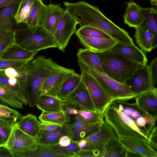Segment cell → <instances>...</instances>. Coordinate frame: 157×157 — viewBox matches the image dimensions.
<instances>
[{"mask_svg":"<svg viewBox=\"0 0 157 157\" xmlns=\"http://www.w3.org/2000/svg\"><path fill=\"white\" fill-rule=\"evenodd\" d=\"M19 3H15L0 7V28L12 29V21L17 10Z\"/></svg>","mask_w":157,"mask_h":157,"instance_id":"obj_32","label":"cell"},{"mask_svg":"<svg viewBox=\"0 0 157 157\" xmlns=\"http://www.w3.org/2000/svg\"><path fill=\"white\" fill-rule=\"evenodd\" d=\"M134 105L142 113L156 122L157 119V89L139 95L134 98Z\"/></svg>","mask_w":157,"mask_h":157,"instance_id":"obj_17","label":"cell"},{"mask_svg":"<svg viewBox=\"0 0 157 157\" xmlns=\"http://www.w3.org/2000/svg\"><path fill=\"white\" fill-rule=\"evenodd\" d=\"M41 133L42 137L38 141V145L49 148L58 144L59 138L65 135L62 127L53 131Z\"/></svg>","mask_w":157,"mask_h":157,"instance_id":"obj_33","label":"cell"},{"mask_svg":"<svg viewBox=\"0 0 157 157\" xmlns=\"http://www.w3.org/2000/svg\"><path fill=\"white\" fill-rule=\"evenodd\" d=\"M41 122H49L62 126L70 121V116L65 111L55 112H42L38 117Z\"/></svg>","mask_w":157,"mask_h":157,"instance_id":"obj_30","label":"cell"},{"mask_svg":"<svg viewBox=\"0 0 157 157\" xmlns=\"http://www.w3.org/2000/svg\"><path fill=\"white\" fill-rule=\"evenodd\" d=\"M107 50L143 65L148 61L145 53L135 44L130 45L117 42Z\"/></svg>","mask_w":157,"mask_h":157,"instance_id":"obj_18","label":"cell"},{"mask_svg":"<svg viewBox=\"0 0 157 157\" xmlns=\"http://www.w3.org/2000/svg\"><path fill=\"white\" fill-rule=\"evenodd\" d=\"M4 70H0V102L5 105L17 109H22L28 102L25 94L19 88L12 86Z\"/></svg>","mask_w":157,"mask_h":157,"instance_id":"obj_7","label":"cell"},{"mask_svg":"<svg viewBox=\"0 0 157 157\" xmlns=\"http://www.w3.org/2000/svg\"><path fill=\"white\" fill-rule=\"evenodd\" d=\"M156 126H155L151 130V132L148 136V142L154 150H157V131Z\"/></svg>","mask_w":157,"mask_h":157,"instance_id":"obj_45","label":"cell"},{"mask_svg":"<svg viewBox=\"0 0 157 157\" xmlns=\"http://www.w3.org/2000/svg\"><path fill=\"white\" fill-rule=\"evenodd\" d=\"M7 149L5 144H0V151L4 150Z\"/></svg>","mask_w":157,"mask_h":157,"instance_id":"obj_53","label":"cell"},{"mask_svg":"<svg viewBox=\"0 0 157 157\" xmlns=\"http://www.w3.org/2000/svg\"><path fill=\"white\" fill-rule=\"evenodd\" d=\"M77 62L81 71L86 73L92 76L109 96L112 101H127L136 97L124 84L119 83L78 59Z\"/></svg>","mask_w":157,"mask_h":157,"instance_id":"obj_6","label":"cell"},{"mask_svg":"<svg viewBox=\"0 0 157 157\" xmlns=\"http://www.w3.org/2000/svg\"><path fill=\"white\" fill-rule=\"evenodd\" d=\"M39 126L41 132L53 131L62 127L60 125L41 121L39 122Z\"/></svg>","mask_w":157,"mask_h":157,"instance_id":"obj_43","label":"cell"},{"mask_svg":"<svg viewBox=\"0 0 157 157\" xmlns=\"http://www.w3.org/2000/svg\"><path fill=\"white\" fill-rule=\"evenodd\" d=\"M81 72L82 80L88 91L96 110L103 113L112 102L111 98L92 76L84 72Z\"/></svg>","mask_w":157,"mask_h":157,"instance_id":"obj_10","label":"cell"},{"mask_svg":"<svg viewBox=\"0 0 157 157\" xmlns=\"http://www.w3.org/2000/svg\"><path fill=\"white\" fill-rule=\"evenodd\" d=\"M38 121L36 116L31 114L21 116L15 124L21 131L38 141L42 137Z\"/></svg>","mask_w":157,"mask_h":157,"instance_id":"obj_20","label":"cell"},{"mask_svg":"<svg viewBox=\"0 0 157 157\" xmlns=\"http://www.w3.org/2000/svg\"><path fill=\"white\" fill-rule=\"evenodd\" d=\"M22 0H0V7L7 6L15 3H19Z\"/></svg>","mask_w":157,"mask_h":157,"instance_id":"obj_49","label":"cell"},{"mask_svg":"<svg viewBox=\"0 0 157 157\" xmlns=\"http://www.w3.org/2000/svg\"><path fill=\"white\" fill-rule=\"evenodd\" d=\"M16 157H69L67 155L56 152L50 148L38 145V147L34 150L17 153L13 155Z\"/></svg>","mask_w":157,"mask_h":157,"instance_id":"obj_29","label":"cell"},{"mask_svg":"<svg viewBox=\"0 0 157 157\" xmlns=\"http://www.w3.org/2000/svg\"><path fill=\"white\" fill-rule=\"evenodd\" d=\"M10 29L0 28V39L6 35Z\"/></svg>","mask_w":157,"mask_h":157,"instance_id":"obj_51","label":"cell"},{"mask_svg":"<svg viewBox=\"0 0 157 157\" xmlns=\"http://www.w3.org/2000/svg\"><path fill=\"white\" fill-rule=\"evenodd\" d=\"M60 4L50 2L46 5V9L42 26L53 35L65 12Z\"/></svg>","mask_w":157,"mask_h":157,"instance_id":"obj_19","label":"cell"},{"mask_svg":"<svg viewBox=\"0 0 157 157\" xmlns=\"http://www.w3.org/2000/svg\"><path fill=\"white\" fill-rule=\"evenodd\" d=\"M126 151L117 136L110 139L105 144L101 157H126Z\"/></svg>","mask_w":157,"mask_h":157,"instance_id":"obj_28","label":"cell"},{"mask_svg":"<svg viewBox=\"0 0 157 157\" xmlns=\"http://www.w3.org/2000/svg\"><path fill=\"white\" fill-rule=\"evenodd\" d=\"M75 34L93 38H112L108 35L101 30L91 26L80 28L76 30Z\"/></svg>","mask_w":157,"mask_h":157,"instance_id":"obj_37","label":"cell"},{"mask_svg":"<svg viewBox=\"0 0 157 157\" xmlns=\"http://www.w3.org/2000/svg\"><path fill=\"white\" fill-rule=\"evenodd\" d=\"M81 79V75L76 73L68 78L63 83L57 98L61 99L68 96L77 87Z\"/></svg>","mask_w":157,"mask_h":157,"instance_id":"obj_35","label":"cell"},{"mask_svg":"<svg viewBox=\"0 0 157 157\" xmlns=\"http://www.w3.org/2000/svg\"><path fill=\"white\" fill-rule=\"evenodd\" d=\"M134 37L140 49L145 53L150 52L153 49L154 35L144 22L140 26L135 28Z\"/></svg>","mask_w":157,"mask_h":157,"instance_id":"obj_24","label":"cell"},{"mask_svg":"<svg viewBox=\"0 0 157 157\" xmlns=\"http://www.w3.org/2000/svg\"><path fill=\"white\" fill-rule=\"evenodd\" d=\"M95 52L105 74L120 83L144 66L108 50Z\"/></svg>","mask_w":157,"mask_h":157,"instance_id":"obj_4","label":"cell"},{"mask_svg":"<svg viewBox=\"0 0 157 157\" xmlns=\"http://www.w3.org/2000/svg\"><path fill=\"white\" fill-rule=\"evenodd\" d=\"M149 66L152 82L155 85L157 84V58L153 59Z\"/></svg>","mask_w":157,"mask_h":157,"instance_id":"obj_44","label":"cell"},{"mask_svg":"<svg viewBox=\"0 0 157 157\" xmlns=\"http://www.w3.org/2000/svg\"><path fill=\"white\" fill-rule=\"evenodd\" d=\"M75 122L62 126L65 135L72 141L77 142L88 136L101 126L98 124L91 123L79 114L75 115Z\"/></svg>","mask_w":157,"mask_h":157,"instance_id":"obj_15","label":"cell"},{"mask_svg":"<svg viewBox=\"0 0 157 157\" xmlns=\"http://www.w3.org/2000/svg\"><path fill=\"white\" fill-rule=\"evenodd\" d=\"M59 99L64 105L69 107L91 112L97 111L82 79L77 87L68 96Z\"/></svg>","mask_w":157,"mask_h":157,"instance_id":"obj_13","label":"cell"},{"mask_svg":"<svg viewBox=\"0 0 157 157\" xmlns=\"http://www.w3.org/2000/svg\"><path fill=\"white\" fill-rule=\"evenodd\" d=\"M126 151V157H157L156 151L144 139L118 137Z\"/></svg>","mask_w":157,"mask_h":157,"instance_id":"obj_16","label":"cell"},{"mask_svg":"<svg viewBox=\"0 0 157 157\" xmlns=\"http://www.w3.org/2000/svg\"><path fill=\"white\" fill-rule=\"evenodd\" d=\"M123 109L121 103L116 101H112L103 113L104 121L111 127L118 137L144 139L148 141L149 134L123 112Z\"/></svg>","mask_w":157,"mask_h":157,"instance_id":"obj_3","label":"cell"},{"mask_svg":"<svg viewBox=\"0 0 157 157\" xmlns=\"http://www.w3.org/2000/svg\"><path fill=\"white\" fill-rule=\"evenodd\" d=\"M21 116L18 111L0 102V120L13 127Z\"/></svg>","mask_w":157,"mask_h":157,"instance_id":"obj_34","label":"cell"},{"mask_svg":"<svg viewBox=\"0 0 157 157\" xmlns=\"http://www.w3.org/2000/svg\"><path fill=\"white\" fill-rule=\"evenodd\" d=\"M35 0H22L19 3L14 18L17 24L27 23L29 15Z\"/></svg>","mask_w":157,"mask_h":157,"instance_id":"obj_36","label":"cell"},{"mask_svg":"<svg viewBox=\"0 0 157 157\" xmlns=\"http://www.w3.org/2000/svg\"><path fill=\"white\" fill-rule=\"evenodd\" d=\"M12 156L8 150L0 151V157H12Z\"/></svg>","mask_w":157,"mask_h":157,"instance_id":"obj_50","label":"cell"},{"mask_svg":"<svg viewBox=\"0 0 157 157\" xmlns=\"http://www.w3.org/2000/svg\"><path fill=\"white\" fill-rule=\"evenodd\" d=\"M50 148L55 152L67 155L69 157H72L81 149L76 142L71 140L70 144L67 146H61L58 143L51 146Z\"/></svg>","mask_w":157,"mask_h":157,"instance_id":"obj_39","label":"cell"},{"mask_svg":"<svg viewBox=\"0 0 157 157\" xmlns=\"http://www.w3.org/2000/svg\"><path fill=\"white\" fill-rule=\"evenodd\" d=\"M13 127L0 120V140L4 144H5L8 141Z\"/></svg>","mask_w":157,"mask_h":157,"instance_id":"obj_42","label":"cell"},{"mask_svg":"<svg viewBox=\"0 0 157 157\" xmlns=\"http://www.w3.org/2000/svg\"><path fill=\"white\" fill-rule=\"evenodd\" d=\"M141 13L145 19L144 22L154 35L153 49L157 47V11L153 7L143 8L140 7Z\"/></svg>","mask_w":157,"mask_h":157,"instance_id":"obj_27","label":"cell"},{"mask_svg":"<svg viewBox=\"0 0 157 157\" xmlns=\"http://www.w3.org/2000/svg\"><path fill=\"white\" fill-rule=\"evenodd\" d=\"M46 9V5L41 0H35L26 24L30 31L34 32L38 26H42Z\"/></svg>","mask_w":157,"mask_h":157,"instance_id":"obj_23","label":"cell"},{"mask_svg":"<svg viewBox=\"0 0 157 157\" xmlns=\"http://www.w3.org/2000/svg\"><path fill=\"white\" fill-rule=\"evenodd\" d=\"M33 66L24 79L20 83L30 107L35 106L40 89L46 79L60 65L50 58L39 56L32 60Z\"/></svg>","mask_w":157,"mask_h":157,"instance_id":"obj_2","label":"cell"},{"mask_svg":"<svg viewBox=\"0 0 157 157\" xmlns=\"http://www.w3.org/2000/svg\"><path fill=\"white\" fill-rule=\"evenodd\" d=\"M4 72L6 75L9 78L15 77L17 75L18 73L14 68L10 67L5 69Z\"/></svg>","mask_w":157,"mask_h":157,"instance_id":"obj_48","label":"cell"},{"mask_svg":"<svg viewBox=\"0 0 157 157\" xmlns=\"http://www.w3.org/2000/svg\"><path fill=\"white\" fill-rule=\"evenodd\" d=\"M72 157H96L94 152L91 150L81 149Z\"/></svg>","mask_w":157,"mask_h":157,"instance_id":"obj_46","label":"cell"},{"mask_svg":"<svg viewBox=\"0 0 157 157\" xmlns=\"http://www.w3.org/2000/svg\"><path fill=\"white\" fill-rule=\"evenodd\" d=\"M151 4L154 6L156 8V9H157V0H150Z\"/></svg>","mask_w":157,"mask_h":157,"instance_id":"obj_52","label":"cell"},{"mask_svg":"<svg viewBox=\"0 0 157 157\" xmlns=\"http://www.w3.org/2000/svg\"><path fill=\"white\" fill-rule=\"evenodd\" d=\"M117 136L111 127L105 121L97 130L82 139L85 143L83 149L92 151L96 157H101L107 143L112 138Z\"/></svg>","mask_w":157,"mask_h":157,"instance_id":"obj_8","label":"cell"},{"mask_svg":"<svg viewBox=\"0 0 157 157\" xmlns=\"http://www.w3.org/2000/svg\"><path fill=\"white\" fill-rule=\"evenodd\" d=\"M140 6L132 0L127 3L124 15V22L130 27L136 28L140 26L145 21Z\"/></svg>","mask_w":157,"mask_h":157,"instance_id":"obj_25","label":"cell"},{"mask_svg":"<svg viewBox=\"0 0 157 157\" xmlns=\"http://www.w3.org/2000/svg\"><path fill=\"white\" fill-rule=\"evenodd\" d=\"M15 43L30 51L37 52L50 48H58L54 36L42 25H39L34 32L27 27L15 29Z\"/></svg>","mask_w":157,"mask_h":157,"instance_id":"obj_5","label":"cell"},{"mask_svg":"<svg viewBox=\"0 0 157 157\" xmlns=\"http://www.w3.org/2000/svg\"><path fill=\"white\" fill-rule=\"evenodd\" d=\"M29 62L14 61L0 59V70H5L10 67L15 69L18 73Z\"/></svg>","mask_w":157,"mask_h":157,"instance_id":"obj_41","label":"cell"},{"mask_svg":"<svg viewBox=\"0 0 157 157\" xmlns=\"http://www.w3.org/2000/svg\"><path fill=\"white\" fill-rule=\"evenodd\" d=\"M15 29H12L0 39V59L4 52L15 43Z\"/></svg>","mask_w":157,"mask_h":157,"instance_id":"obj_40","label":"cell"},{"mask_svg":"<svg viewBox=\"0 0 157 157\" xmlns=\"http://www.w3.org/2000/svg\"><path fill=\"white\" fill-rule=\"evenodd\" d=\"M66 8L78 22L80 28L91 26L104 32L118 42L134 45L128 32L107 18L97 7L85 1L63 2Z\"/></svg>","mask_w":157,"mask_h":157,"instance_id":"obj_1","label":"cell"},{"mask_svg":"<svg viewBox=\"0 0 157 157\" xmlns=\"http://www.w3.org/2000/svg\"><path fill=\"white\" fill-rule=\"evenodd\" d=\"M78 59L98 71L105 74L96 52L87 48H80L77 53Z\"/></svg>","mask_w":157,"mask_h":157,"instance_id":"obj_31","label":"cell"},{"mask_svg":"<svg viewBox=\"0 0 157 157\" xmlns=\"http://www.w3.org/2000/svg\"><path fill=\"white\" fill-rule=\"evenodd\" d=\"M71 142L69 137L66 135L61 136L59 139L58 144L61 146L65 147L69 145Z\"/></svg>","mask_w":157,"mask_h":157,"instance_id":"obj_47","label":"cell"},{"mask_svg":"<svg viewBox=\"0 0 157 157\" xmlns=\"http://www.w3.org/2000/svg\"><path fill=\"white\" fill-rule=\"evenodd\" d=\"M5 145L12 156L16 153L36 149L38 142L35 139L21 131L15 124Z\"/></svg>","mask_w":157,"mask_h":157,"instance_id":"obj_12","label":"cell"},{"mask_svg":"<svg viewBox=\"0 0 157 157\" xmlns=\"http://www.w3.org/2000/svg\"><path fill=\"white\" fill-rule=\"evenodd\" d=\"M35 106L44 112H55L64 110V105L57 97L45 95L38 96Z\"/></svg>","mask_w":157,"mask_h":157,"instance_id":"obj_26","label":"cell"},{"mask_svg":"<svg viewBox=\"0 0 157 157\" xmlns=\"http://www.w3.org/2000/svg\"><path fill=\"white\" fill-rule=\"evenodd\" d=\"M76 73L74 70L60 66L44 82L40 89L38 96L45 95L57 97L63 82Z\"/></svg>","mask_w":157,"mask_h":157,"instance_id":"obj_11","label":"cell"},{"mask_svg":"<svg viewBox=\"0 0 157 157\" xmlns=\"http://www.w3.org/2000/svg\"><path fill=\"white\" fill-rule=\"evenodd\" d=\"M124 84L136 97L155 88L152 82L149 66L147 64L135 71Z\"/></svg>","mask_w":157,"mask_h":157,"instance_id":"obj_9","label":"cell"},{"mask_svg":"<svg viewBox=\"0 0 157 157\" xmlns=\"http://www.w3.org/2000/svg\"><path fill=\"white\" fill-rule=\"evenodd\" d=\"M79 41L86 48L95 52L107 50L117 42L113 39L93 38L76 35Z\"/></svg>","mask_w":157,"mask_h":157,"instance_id":"obj_22","label":"cell"},{"mask_svg":"<svg viewBox=\"0 0 157 157\" xmlns=\"http://www.w3.org/2000/svg\"><path fill=\"white\" fill-rule=\"evenodd\" d=\"M77 114H79L87 121L92 124H97L101 125L105 121L103 114L102 113L77 109Z\"/></svg>","mask_w":157,"mask_h":157,"instance_id":"obj_38","label":"cell"},{"mask_svg":"<svg viewBox=\"0 0 157 157\" xmlns=\"http://www.w3.org/2000/svg\"><path fill=\"white\" fill-rule=\"evenodd\" d=\"M37 53L28 50L15 43L4 52L0 59L14 61L30 62L34 59Z\"/></svg>","mask_w":157,"mask_h":157,"instance_id":"obj_21","label":"cell"},{"mask_svg":"<svg viewBox=\"0 0 157 157\" xmlns=\"http://www.w3.org/2000/svg\"><path fill=\"white\" fill-rule=\"evenodd\" d=\"M53 35L59 50L64 52L71 36L75 34L78 22L66 9Z\"/></svg>","mask_w":157,"mask_h":157,"instance_id":"obj_14","label":"cell"},{"mask_svg":"<svg viewBox=\"0 0 157 157\" xmlns=\"http://www.w3.org/2000/svg\"><path fill=\"white\" fill-rule=\"evenodd\" d=\"M0 144H4L2 141L0 140Z\"/></svg>","mask_w":157,"mask_h":157,"instance_id":"obj_54","label":"cell"}]
</instances>
